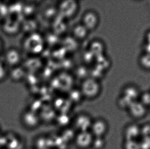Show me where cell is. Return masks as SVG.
<instances>
[{
    "label": "cell",
    "mask_w": 150,
    "mask_h": 149,
    "mask_svg": "<svg viewBox=\"0 0 150 149\" xmlns=\"http://www.w3.org/2000/svg\"><path fill=\"white\" fill-rule=\"evenodd\" d=\"M85 82L83 84L81 89V93L83 97L85 99L89 100H93L96 99L99 95L100 92V87L99 84H97L95 81L91 84V80Z\"/></svg>",
    "instance_id": "6"
},
{
    "label": "cell",
    "mask_w": 150,
    "mask_h": 149,
    "mask_svg": "<svg viewBox=\"0 0 150 149\" xmlns=\"http://www.w3.org/2000/svg\"><path fill=\"white\" fill-rule=\"evenodd\" d=\"M59 114V115H57L55 118L57 123L59 124V126L67 127L69 123H72V120L69 118L68 113Z\"/></svg>",
    "instance_id": "10"
},
{
    "label": "cell",
    "mask_w": 150,
    "mask_h": 149,
    "mask_svg": "<svg viewBox=\"0 0 150 149\" xmlns=\"http://www.w3.org/2000/svg\"><path fill=\"white\" fill-rule=\"evenodd\" d=\"M94 136L90 130L77 132L74 143L78 149H89L91 148Z\"/></svg>",
    "instance_id": "3"
},
{
    "label": "cell",
    "mask_w": 150,
    "mask_h": 149,
    "mask_svg": "<svg viewBox=\"0 0 150 149\" xmlns=\"http://www.w3.org/2000/svg\"><path fill=\"white\" fill-rule=\"evenodd\" d=\"M93 119L86 113H80L72 119V127L76 132L90 130Z\"/></svg>",
    "instance_id": "1"
},
{
    "label": "cell",
    "mask_w": 150,
    "mask_h": 149,
    "mask_svg": "<svg viewBox=\"0 0 150 149\" xmlns=\"http://www.w3.org/2000/svg\"><path fill=\"white\" fill-rule=\"evenodd\" d=\"M3 21V18L2 17L1 15V13H0V22H2Z\"/></svg>",
    "instance_id": "15"
},
{
    "label": "cell",
    "mask_w": 150,
    "mask_h": 149,
    "mask_svg": "<svg viewBox=\"0 0 150 149\" xmlns=\"http://www.w3.org/2000/svg\"><path fill=\"white\" fill-rule=\"evenodd\" d=\"M109 130L107 121L102 117H98L93 120L90 132L94 137H105Z\"/></svg>",
    "instance_id": "2"
},
{
    "label": "cell",
    "mask_w": 150,
    "mask_h": 149,
    "mask_svg": "<svg viewBox=\"0 0 150 149\" xmlns=\"http://www.w3.org/2000/svg\"><path fill=\"white\" fill-rule=\"evenodd\" d=\"M2 28L4 32L11 36L16 34L20 30L21 24L16 19L8 17L2 21Z\"/></svg>",
    "instance_id": "7"
},
{
    "label": "cell",
    "mask_w": 150,
    "mask_h": 149,
    "mask_svg": "<svg viewBox=\"0 0 150 149\" xmlns=\"http://www.w3.org/2000/svg\"><path fill=\"white\" fill-rule=\"evenodd\" d=\"M147 62L142 64L144 67L146 68H150V56L149 55L143 56L141 58V62Z\"/></svg>",
    "instance_id": "13"
},
{
    "label": "cell",
    "mask_w": 150,
    "mask_h": 149,
    "mask_svg": "<svg viewBox=\"0 0 150 149\" xmlns=\"http://www.w3.org/2000/svg\"><path fill=\"white\" fill-rule=\"evenodd\" d=\"M8 76L14 82L21 81L25 76V68L21 65L11 68V70L8 71Z\"/></svg>",
    "instance_id": "9"
},
{
    "label": "cell",
    "mask_w": 150,
    "mask_h": 149,
    "mask_svg": "<svg viewBox=\"0 0 150 149\" xmlns=\"http://www.w3.org/2000/svg\"><path fill=\"white\" fill-rule=\"evenodd\" d=\"M82 24L88 31L95 30L99 25L100 18L96 11L89 10L85 12L82 19Z\"/></svg>",
    "instance_id": "5"
},
{
    "label": "cell",
    "mask_w": 150,
    "mask_h": 149,
    "mask_svg": "<svg viewBox=\"0 0 150 149\" xmlns=\"http://www.w3.org/2000/svg\"><path fill=\"white\" fill-rule=\"evenodd\" d=\"M106 145L105 137H94L91 148L93 149H104Z\"/></svg>",
    "instance_id": "11"
},
{
    "label": "cell",
    "mask_w": 150,
    "mask_h": 149,
    "mask_svg": "<svg viewBox=\"0 0 150 149\" xmlns=\"http://www.w3.org/2000/svg\"><path fill=\"white\" fill-rule=\"evenodd\" d=\"M22 54L19 50L15 48L8 49L4 56V63L7 67L11 68L20 65L22 61Z\"/></svg>",
    "instance_id": "4"
},
{
    "label": "cell",
    "mask_w": 150,
    "mask_h": 149,
    "mask_svg": "<svg viewBox=\"0 0 150 149\" xmlns=\"http://www.w3.org/2000/svg\"><path fill=\"white\" fill-rule=\"evenodd\" d=\"M7 67L3 61L0 62V82L3 81L8 76V71Z\"/></svg>",
    "instance_id": "12"
},
{
    "label": "cell",
    "mask_w": 150,
    "mask_h": 149,
    "mask_svg": "<svg viewBox=\"0 0 150 149\" xmlns=\"http://www.w3.org/2000/svg\"><path fill=\"white\" fill-rule=\"evenodd\" d=\"M23 121L27 127L30 129H34L39 125L41 120L38 113L30 110L24 114Z\"/></svg>",
    "instance_id": "8"
},
{
    "label": "cell",
    "mask_w": 150,
    "mask_h": 149,
    "mask_svg": "<svg viewBox=\"0 0 150 149\" xmlns=\"http://www.w3.org/2000/svg\"><path fill=\"white\" fill-rule=\"evenodd\" d=\"M4 44L2 39L0 38V55L3 51Z\"/></svg>",
    "instance_id": "14"
}]
</instances>
